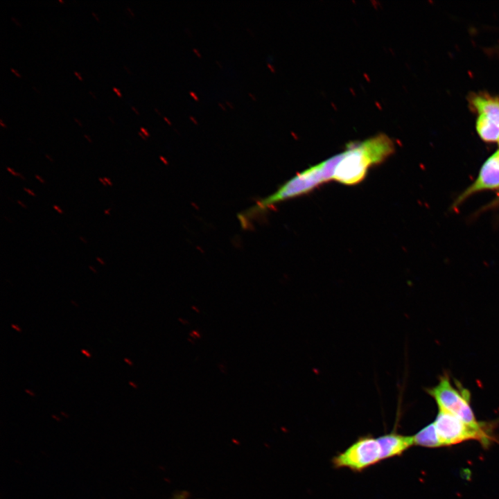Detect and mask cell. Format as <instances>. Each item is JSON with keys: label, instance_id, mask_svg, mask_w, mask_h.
I'll list each match as a JSON object with an SVG mask.
<instances>
[{"label": "cell", "instance_id": "6da1fadb", "mask_svg": "<svg viewBox=\"0 0 499 499\" xmlns=\"http://www.w3.org/2000/svg\"><path fill=\"white\" fill-rule=\"evenodd\" d=\"M394 151L392 139L380 134L366 140L349 143L340 153L333 179L345 185L360 183L369 168L385 161Z\"/></svg>", "mask_w": 499, "mask_h": 499}, {"label": "cell", "instance_id": "7a4b0ae2", "mask_svg": "<svg viewBox=\"0 0 499 499\" xmlns=\"http://www.w3.org/2000/svg\"><path fill=\"white\" fill-rule=\"evenodd\" d=\"M336 164L335 159L331 157L298 173L275 192L260 199L253 206L241 212L238 215L240 224L244 227H248L250 221L265 213L275 204L308 193L320 184L332 180Z\"/></svg>", "mask_w": 499, "mask_h": 499}, {"label": "cell", "instance_id": "3957f363", "mask_svg": "<svg viewBox=\"0 0 499 499\" xmlns=\"http://www.w3.org/2000/svg\"><path fill=\"white\" fill-rule=\"evenodd\" d=\"M427 392L436 401L439 410L450 413L469 425L482 424L476 420L471 407L470 392L459 385L455 387L448 376H442L438 384Z\"/></svg>", "mask_w": 499, "mask_h": 499}, {"label": "cell", "instance_id": "277c9868", "mask_svg": "<svg viewBox=\"0 0 499 499\" xmlns=\"http://www.w3.org/2000/svg\"><path fill=\"white\" fill-rule=\"evenodd\" d=\"M433 423L443 446L472 439L478 440L484 444L489 441L484 423L478 426H471L443 410H439Z\"/></svg>", "mask_w": 499, "mask_h": 499}, {"label": "cell", "instance_id": "5b68a950", "mask_svg": "<svg viewBox=\"0 0 499 499\" xmlns=\"http://www.w3.org/2000/svg\"><path fill=\"white\" fill-rule=\"evenodd\" d=\"M381 460V448L377 437L365 435L359 437L343 452L334 456L332 463L336 468L344 467L360 472Z\"/></svg>", "mask_w": 499, "mask_h": 499}, {"label": "cell", "instance_id": "8992f818", "mask_svg": "<svg viewBox=\"0 0 499 499\" xmlns=\"http://www.w3.org/2000/svg\"><path fill=\"white\" fill-rule=\"evenodd\" d=\"M493 189H499V150L484 162L476 180L456 198L453 207H457L476 193Z\"/></svg>", "mask_w": 499, "mask_h": 499}, {"label": "cell", "instance_id": "52a82bcc", "mask_svg": "<svg viewBox=\"0 0 499 499\" xmlns=\"http://www.w3.org/2000/svg\"><path fill=\"white\" fill-rule=\"evenodd\" d=\"M377 439L381 448L383 460L399 456L414 445L413 436L403 435L394 431Z\"/></svg>", "mask_w": 499, "mask_h": 499}, {"label": "cell", "instance_id": "ba28073f", "mask_svg": "<svg viewBox=\"0 0 499 499\" xmlns=\"http://www.w3.org/2000/svg\"><path fill=\"white\" fill-rule=\"evenodd\" d=\"M472 109L499 125V96L487 93L472 94L469 98Z\"/></svg>", "mask_w": 499, "mask_h": 499}, {"label": "cell", "instance_id": "9c48e42d", "mask_svg": "<svg viewBox=\"0 0 499 499\" xmlns=\"http://www.w3.org/2000/svg\"><path fill=\"white\" fill-rule=\"evenodd\" d=\"M413 439L414 445L417 446L428 448L443 446L433 422L413 435Z\"/></svg>", "mask_w": 499, "mask_h": 499}, {"label": "cell", "instance_id": "30bf717a", "mask_svg": "<svg viewBox=\"0 0 499 499\" xmlns=\"http://www.w3.org/2000/svg\"><path fill=\"white\" fill-rule=\"evenodd\" d=\"M479 137L485 142H499V125L482 115H478L475 124Z\"/></svg>", "mask_w": 499, "mask_h": 499}, {"label": "cell", "instance_id": "8fae6325", "mask_svg": "<svg viewBox=\"0 0 499 499\" xmlns=\"http://www.w3.org/2000/svg\"><path fill=\"white\" fill-rule=\"evenodd\" d=\"M171 499H190L189 493L186 491H180L175 493Z\"/></svg>", "mask_w": 499, "mask_h": 499}, {"label": "cell", "instance_id": "7c38bea8", "mask_svg": "<svg viewBox=\"0 0 499 499\" xmlns=\"http://www.w3.org/2000/svg\"><path fill=\"white\" fill-rule=\"evenodd\" d=\"M499 206V191L498 192V195L496 198L489 205V207H496Z\"/></svg>", "mask_w": 499, "mask_h": 499}, {"label": "cell", "instance_id": "4fadbf2b", "mask_svg": "<svg viewBox=\"0 0 499 499\" xmlns=\"http://www.w3.org/2000/svg\"><path fill=\"white\" fill-rule=\"evenodd\" d=\"M10 19L17 26L21 27L22 26L21 24L19 22V21L17 19H16L14 16H11Z\"/></svg>", "mask_w": 499, "mask_h": 499}, {"label": "cell", "instance_id": "5bb4252c", "mask_svg": "<svg viewBox=\"0 0 499 499\" xmlns=\"http://www.w3.org/2000/svg\"><path fill=\"white\" fill-rule=\"evenodd\" d=\"M6 170L12 175L17 176L18 173L15 171L12 168L7 166Z\"/></svg>", "mask_w": 499, "mask_h": 499}, {"label": "cell", "instance_id": "9a60e30c", "mask_svg": "<svg viewBox=\"0 0 499 499\" xmlns=\"http://www.w3.org/2000/svg\"><path fill=\"white\" fill-rule=\"evenodd\" d=\"M140 132H141L143 134H144L146 137H149V136H150V134H149V132H148V130H147L146 128H144L143 127H141V128H140Z\"/></svg>", "mask_w": 499, "mask_h": 499}, {"label": "cell", "instance_id": "2e32d148", "mask_svg": "<svg viewBox=\"0 0 499 499\" xmlns=\"http://www.w3.org/2000/svg\"><path fill=\"white\" fill-rule=\"evenodd\" d=\"M23 189H24V191H26V192L28 194H29L30 195L33 196V197L36 196V194H35L33 191H32L31 190H30L29 189H27V188H26V187H24Z\"/></svg>", "mask_w": 499, "mask_h": 499}, {"label": "cell", "instance_id": "e0dca14e", "mask_svg": "<svg viewBox=\"0 0 499 499\" xmlns=\"http://www.w3.org/2000/svg\"><path fill=\"white\" fill-rule=\"evenodd\" d=\"M189 95L195 100L199 101V98L194 91H189Z\"/></svg>", "mask_w": 499, "mask_h": 499}, {"label": "cell", "instance_id": "ac0fdd59", "mask_svg": "<svg viewBox=\"0 0 499 499\" xmlns=\"http://www.w3.org/2000/svg\"><path fill=\"white\" fill-rule=\"evenodd\" d=\"M81 353L87 358H91V353L85 349H81Z\"/></svg>", "mask_w": 499, "mask_h": 499}, {"label": "cell", "instance_id": "d6986e66", "mask_svg": "<svg viewBox=\"0 0 499 499\" xmlns=\"http://www.w3.org/2000/svg\"><path fill=\"white\" fill-rule=\"evenodd\" d=\"M112 90L118 96L122 97V94L118 88L113 87Z\"/></svg>", "mask_w": 499, "mask_h": 499}, {"label": "cell", "instance_id": "ffe728a7", "mask_svg": "<svg viewBox=\"0 0 499 499\" xmlns=\"http://www.w3.org/2000/svg\"><path fill=\"white\" fill-rule=\"evenodd\" d=\"M53 209H54L58 213H60V214H62V213H63V211H62L58 206L54 204V205L53 206Z\"/></svg>", "mask_w": 499, "mask_h": 499}, {"label": "cell", "instance_id": "44dd1931", "mask_svg": "<svg viewBox=\"0 0 499 499\" xmlns=\"http://www.w3.org/2000/svg\"><path fill=\"white\" fill-rule=\"evenodd\" d=\"M10 69L17 77L21 78V76L19 73V72L17 70H15L13 68H10Z\"/></svg>", "mask_w": 499, "mask_h": 499}, {"label": "cell", "instance_id": "7402d4cb", "mask_svg": "<svg viewBox=\"0 0 499 499\" xmlns=\"http://www.w3.org/2000/svg\"><path fill=\"white\" fill-rule=\"evenodd\" d=\"M103 179L107 185H109L110 186H112L113 185L112 181L108 177H104Z\"/></svg>", "mask_w": 499, "mask_h": 499}, {"label": "cell", "instance_id": "603a6c76", "mask_svg": "<svg viewBox=\"0 0 499 499\" xmlns=\"http://www.w3.org/2000/svg\"><path fill=\"white\" fill-rule=\"evenodd\" d=\"M35 177L42 184H45V180L42 179L39 175H35Z\"/></svg>", "mask_w": 499, "mask_h": 499}, {"label": "cell", "instance_id": "cb8c5ba5", "mask_svg": "<svg viewBox=\"0 0 499 499\" xmlns=\"http://www.w3.org/2000/svg\"><path fill=\"white\" fill-rule=\"evenodd\" d=\"M126 10H127V12H128L132 17H134V12L132 10V9L130 8V6H126Z\"/></svg>", "mask_w": 499, "mask_h": 499}, {"label": "cell", "instance_id": "d4e9b609", "mask_svg": "<svg viewBox=\"0 0 499 499\" xmlns=\"http://www.w3.org/2000/svg\"><path fill=\"white\" fill-rule=\"evenodd\" d=\"M73 73H74V75L78 78V79L79 80H83L82 77L81 76V75H80L78 71H74Z\"/></svg>", "mask_w": 499, "mask_h": 499}, {"label": "cell", "instance_id": "484cf974", "mask_svg": "<svg viewBox=\"0 0 499 499\" xmlns=\"http://www.w3.org/2000/svg\"><path fill=\"white\" fill-rule=\"evenodd\" d=\"M189 119H190V120L192 121V123H194L195 125H198V121L196 120V119H195L194 116H189Z\"/></svg>", "mask_w": 499, "mask_h": 499}, {"label": "cell", "instance_id": "4316f807", "mask_svg": "<svg viewBox=\"0 0 499 499\" xmlns=\"http://www.w3.org/2000/svg\"><path fill=\"white\" fill-rule=\"evenodd\" d=\"M96 261H97L98 263H100L101 265H104L105 264V261H103V259H101L100 257L97 256V257L96 258Z\"/></svg>", "mask_w": 499, "mask_h": 499}, {"label": "cell", "instance_id": "83f0119b", "mask_svg": "<svg viewBox=\"0 0 499 499\" xmlns=\"http://www.w3.org/2000/svg\"><path fill=\"white\" fill-rule=\"evenodd\" d=\"M193 51L198 58H202L201 53H200L199 50H198L197 49H193Z\"/></svg>", "mask_w": 499, "mask_h": 499}, {"label": "cell", "instance_id": "f1b7e54d", "mask_svg": "<svg viewBox=\"0 0 499 499\" xmlns=\"http://www.w3.org/2000/svg\"><path fill=\"white\" fill-rule=\"evenodd\" d=\"M17 202L21 207H22L23 208H24V209H27V208H28V207H27L23 202H21V200H17Z\"/></svg>", "mask_w": 499, "mask_h": 499}, {"label": "cell", "instance_id": "f546056e", "mask_svg": "<svg viewBox=\"0 0 499 499\" xmlns=\"http://www.w3.org/2000/svg\"><path fill=\"white\" fill-rule=\"evenodd\" d=\"M11 327L12 329H15L17 332H20L21 331V329L17 325L12 324H11Z\"/></svg>", "mask_w": 499, "mask_h": 499}, {"label": "cell", "instance_id": "4dcf8cb0", "mask_svg": "<svg viewBox=\"0 0 499 499\" xmlns=\"http://www.w3.org/2000/svg\"><path fill=\"white\" fill-rule=\"evenodd\" d=\"M91 15L97 21H100L98 16L96 15V13L94 11H91Z\"/></svg>", "mask_w": 499, "mask_h": 499}, {"label": "cell", "instance_id": "1f68e13d", "mask_svg": "<svg viewBox=\"0 0 499 499\" xmlns=\"http://www.w3.org/2000/svg\"><path fill=\"white\" fill-rule=\"evenodd\" d=\"M73 120L75 121V122H76L80 127H82V123H81V121H80L78 118L74 117V118H73Z\"/></svg>", "mask_w": 499, "mask_h": 499}, {"label": "cell", "instance_id": "d6a6232c", "mask_svg": "<svg viewBox=\"0 0 499 499\" xmlns=\"http://www.w3.org/2000/svg\"><path fill=\"white\" fill-rule=\"evenodd\" d=\"M123 360H124L125 362H126V363H127L128 365H129L130 366L132 365V364H133L132 362L129 358H125L123 359Z\"/></svg>", "mask_w": 499, "mask_h": 499}, {"label": "cell", "instance_id": "836d02e7", "mask_svg": "<svg viewBox=\"0 0 499 499\" xmlns=\"http://www.w3.org/2000/svg\"><path fill=\"white\" fill-rule=\"evenodd\" d=\"M98 180L101 182V184H102L104 186L106 187V186H107V184H106V182H105V181L104 180L103 178H102V177H98Z\"/></svg>", "mask_w": 499, "mask_h": 499}, {"label": "cell", "instance_id": "e575fe53", "mask_svg": "<svg viewBox=\"0 0 499 499\" xmlns=\"http://www.w3.org/2000/svg\"><path fill=\"white\" fill-rule=\"evenodd\" d=\"M164 120L168 125H172V122L166 116H164Z\"/></svg>", "mask_w": 499, "mask_h": 499}, {"label": "cell", "instance_id": "d590c367", "mask_svg": "<svg viewBox=\"0 0 499 499\" xmlns=\"http://www.w3.org/2000/svg\"><path fill=\"white\" fill-rule=\"evenodd\" d=\"M225 103H226V105H227L230 109H234V108L233 104H232L231 103H230L229 101L227 100V101L225 102Z\"/></svg>", "mask_w": 499, "mask_h": 499}, {"label": "cell", "instance_id": "8d00e7d4", "mask_svg": "<svg viewBox=\"0 0 499 499\" xmlns=\"http://www.w3.org/2000/svg\"><path fill=\"white\" fill-rule=\"evenodd\" d=\"M83 136H84V137L87 140V141H88L89 143H91V142H92V141H91V137H90L89 135H87V134H84Z\"/></svg>", "mask_w": 499, "mask_h": 499}, {"label": "cell", "instance_id": "74e56055", "mask_svg": "<svg viewBox=\"0 0 499 499\" xmlns=\"http://www.w3.org/2000/svg\"><path fill=\"white\" fill-rule=\"evenodd\" d=\"M25 392L27 393V394H29L30 396H35L34 393H33V392H31L30 389H25Z\"/></svg>", "mask_w": 499, "mask_h": 499}, {"label": "cell", "instance_id": "f35d334b", "mask_svg": "<svg viewBox=\"0 0 499 499\" xmlns=\"http://www.w3.org/2000/svg\"><path fill=\"white\" fill-rule=\"evenodd\" d=\"M131 109L134 111V112L136 114H137V115H139V114H140L139 112L134 107V106L131 105Z\"/></svg>", "mask_w": 499, "mask_h": 499}, {"label": "cell", "instance_id": "ab89813d", "mask_svg": "<svg viewBox=\"0 0 499 499\" xmlns=\"http://www.w3.org/2000/svg\"><path fill=\"white\" fill-rule=\"evenodd\" d=\"M248 95L253 100H255V101L256 100V97L255 96L254 94H253L252 93H249Z\"/></svg>", "mask_w": 499, "mask_h": 499}, {"label": "cell", "instance_id": "60d3db41", "mask_svg": "<svg viewBox=\"0 0 499 499\" xmlns=\"http://www.w3.org/2000/svg\"><path fill=\"white\" fill-rule=\"evenodd\" d=\"M44 155L51 162H53V159L51 158V157L49 155H48L47 153H45Z\"/></svg>", "mask_w": 499, "mask_h": 499}, {"label": "cell", "instance_id": "b9f144b4", "mask_svg": "<svg viewBox=\"0 0 499 499\" xmlns=\"http://www.w3.org/2000/svg\"><path fill=\"white\" fill-rule=\"evenodd\" d=\"M89 268L95 274H97V270L92 265H89Z\"/></svg>", "mask_w": 499, "mask_h": 499}, {"label": "cell", "instance_id": "7bdbcfd3", "mask_svg": "<svg viewBox=\"0 0 499 499\" xmlns=\"http://www.w3.org/2000/svg\"><path fill=\"white\" fill-rule=\"evenodd\" d=\"M218 106H219L221 109H222L223 111H225V110H226V107H225V105H224L222 103H218Z\"/></svg>", "mask_w": 499, "mask_h": 499}, {"label": "cell", "instance_id": "ee69618b", "mask_svg": "<svg viewBox=\"0 0 499 499\" xmlns=\"http://www.w3.org/2000/svg\"><path fill=\"white\" fill-rule=\"evenodd\" d=\"M123 68H124V69L126 71V72H127L128 73H129V74H131V73H132L131 71H130V70L128 69V67L127 66L123 65Z\"/></svg>", "mask_w": 499, "mask_h": 499}, {"label": "cell", "instance_id": "f6af8a7d", "mask_svg": "<svg viewBox=\"0 0 499 499\" xmlns=\"http://www.w3.org/2000/svg\"><path fill=\"white\" fill-rule=\"evenodd\" d=\"M128 384H129L130 386L133 387V388H134V389H137V385H136L133 382H132V381H129V382H128Z\"/></svg>", "mask_w": 499, "mask_h": 499}, {"label": "cell", "instance_id": "bcb514c9", "mask_svg": "<svg viewBox=\"0 0 499 499\" xmlns=\"http://www.w3.org/2000/svg\"><path fill=\"white\" fill-rule=\"evenodd\" d=\"M0 125L1 127L4 128H7L6 125L3 122L1 119H0Z\"/></svg>", "mask_w": 499, "mask_h": 499}, {"label": "cell", "instance_id": "7dc6e473", "mask_svg": "<svg viewBox=\"0 0 499 499\" xmlns=\"http://www.w3.org/2000/svg\"><path fill=\"white\" fill-rule=\"evenodd\" d=\"M79 239H80L82 242H84L85 244H87V241L85 240V238L84 237H82V236H79Z\"/></svg>", "mask_w": 499, "mask_h": 499}, {"label": "cell", "instance_id": "c3c4849f", "mask_svg": "<svg viewBox=\"0 0 499 499\" xmlns=\"http://www.w3.org/2000/svg\"><path fill=\"white\" fill-rule=\"evenodd\" d=\"M32 88L36 93L40 94V91L35 86H32Z\"/></svg>", "mask_w": 499, "mask_h": 499}, {"label": "cell", "instance_id": "681fc988", "mask_svg": "<svg viewBox=\"0 0 499 499\" xmlns=\"http://www.w3.org/2000/svg\"><path fill=\"white\" fill-rule=\"evenodd\" d=\"M138 134L144 140H146V136L143 134L141 132H138Z\"/></svg>", "mask_w": 499, "mask_h": 499}, {"label": "cell", "instance_id": "f907efd6", "mask_svg": "<svg viewBox=\"0 0 499 499\" xmlns=\"http://www.w3.org/2000/svg\"><path fill=\"white\" fill-rule=\"evenodd\" d=\"M17 177H19L20 179H21V180H25L24 176L21 173H18Z\"/></svg>", "mask_w": 499, "mask_h": 499}, {"label": "cell", "instance_id": "816d5d0a", "mask_svg": "<svg viewBox=\"0 0 499 499\" xmlns=\"http://www.w3.org/2000/svg\"><path fill=\"white\" fill-rule=\"evenodd\" d=\"M111 211V208L107 209L104 211L105 215H109Z\"/></svg>", "mask_w": 499, "mask_h": 499}, {"label": "cell", "instance_id": "f5cc1de1", "mask_svg": "<svg viewBox=\"0 0 499 499\" xmlns=\"http://www.w3.org/2000/svg\"><path fill=\"white\" fill-rule=\"evenodd\" d=\"M107 117H108V119L110 120V121L112 124H115V122H114V119H113L110 116H108Z\"/></svg>", "mask_w": 499, "mask_h": 499}, {"label": "cell", "instance_id": "db71d44e", "mask_svg": "<svg viewBox=\"0 0 499 499\" xmlns=\"http://www.w3.org/2000/svg\"><path fill=\"white\" fill-rule=\"evenodd\" d=\"M155 112L157 113L158 115L161 116V113L159 112V110L157 108H155Z\"/></svg>", "mask_w": 499, "mask_h": 499}, {"label": "cell", "instance_id": "11a10c76", "mask_svg": "<svg viewBox=\"0 0 499 499\" xmlns=\"http://www.w3.org/2000/svg\"><path fill=\"white\" fill-rule=\"evenodd\" d=\"M89 94L93 98H96L95 94H94L91 91H89Z\"/></svg>", "mask_w": 499, "mask_h": 499}, {"label": "cell", "instance_id": "9f6ffc18", "mask_svg": "<svg viewBox=\"0 0 499 499\" xmlns=\"http://www.w3.org/2000/svg\"><path fill=\"white\" fill-rule=\"evenodd\" d=\"M71 303L74 304L75 306L78 307V305L73 301H71Z\"/></svg>", "mask_w": 499, "mask_h": 499}, {"label": "cell", "instance_id": "6f0895ef", "mask_svg": "<svg viewBox=\"0 0 499 499\" xmlns=\"http://www.w3.org/2000/svg\"><path fill=\"white\" fill-rule=\"evenodd\" d=\"M58 1H59L60 3H64V1H63V0H58Z\"/></svg>", "mask_w": 499, "mask_h": 499}, {"label": "cell", "instance_id": "680465c9", "mask_svg": "<svg viewBox=\"0 0 499 499\" xmlns=\"http://www.w3.org/2000/svg\"><path fill=\"white\" fill-rule=\"evenodd\" d=\"M499 143V142H498Z\"/></svg>", "mask_w": 499, "mask_h": 499}, {"label": "cell", "instance_id": "91938a15", "mask_svg": "<svg viewBox=\"0 0 499 499\" xmlns=\"http://www.w3.org/2000/svg\"></svg>", "mask_w": 499, "mask_h": 499}]
</instances>
